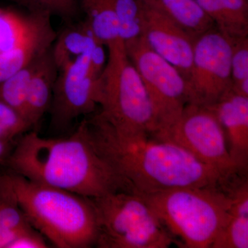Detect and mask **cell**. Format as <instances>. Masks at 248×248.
I'll return each instance as SVG.
<instances>
[{
  "mask_svg": "<svg viewBox=\"0 0 248 248\" xmlns=\"http://www.w3.org/2000/svg\"><path fill=\"white\" fill-rule=\"evenodd\" d=\"M87 123L94 146L127 192L144 195L177 187H222L239 175L203 164L146 130H115L92 119Z\"/></svg>",
  "mask_w": 248,
  "mask_h": 248,
  "instance_id": "6da1fadb",
  "label": "cell"
},
{
  "mask_svg": "<svg viewBox=\"0 0 248 248\" xmlns=\"http://www.w3.org/2000/svg\"><path fill=\"white\" fill-rule=\"evenodd\" d=\"M6 163L11 172L31 181L89 199L125 191L94 146L86 120L68 138L24 134Z\"/></svg>",
  "mask_w": 248,
  "mask_h": 248,
  "instance_id": "7a4b0ae2",
  "label": "cell"
},
{
  "mask_svg": "<svg viewBox=\"0 0 248 248\" xmlns=\"http://www.w3.org/2000/svg\"><path fill=\"white\" fill-rule=\"evenodd\" d=\"M1 184L29 223L59 248L95 246V211L91 200L31 181L13 172L0 176Z\"/></svg>",
  "mask_w": 248,
  "mask_h": 248,
  "instance_id": "3957f363",
  "label": "cell"
},
{
  "mask_svg": "<svg viewBox=\"0 0 248 248\" xmlns=\"http://www.w3.org/2000/svg\"><path fill=\"white\" fill-rule=\"evenodd\" d=\"M232 182L222 187H184L140 195L157 216L175 245L211 248L226 224Z\"/></svg>",
  "mask_w": 248,
  "mask_h": 248,
  "instance_id": "277c9868",
  "label": "cell"
},
{
  "mask_svg": "<svg viewBox=\"0 0 248 248\" xmlns=\"http://www.w3.org/2000/svg\"><path fill=\"white\" fill-rule=\"evenodd\" d=\"M108 57L99 77L100 110L93 120L118 130L153 133L154 115L149 96L124 41L108 46Z\"/></svg>",
  "mask_w": 248,
  "mask_h": 248,
  "instance_id": "5b68a950",
  "label": "cell"
},
{
  "mask_svg": "<svg viewBox=\"0 0 248 248\" xmlns=\"http://www.w3.org/2000/svg\"><path fill=\"white\" fill-rule=\"evenodd\" d=\"M100 248H168L175 241L140 195L116 191L90 199Z\"/></svg>",
  "mask_w": 248,
  "mask_h": 248,
  "instance_id": "8992f818",
  "label": "cell"
},
{
  "mask_svg": "<svg viewBox=\"0 0 248 248\" xmlns=\"http://www.w3.org/2000/svg\"><path fill=\"white\" fill-rule=\"evenodd\" d=\"M151 134L180 146L199 161L227 174L247 173L232 158L224 130L210 107L187 104L172 125Z\"/></svg>",
  "mask_w": 248,
  "mask_h": 248,
  "instance_id": "52a82bcc",
  "label": "cell"
},
{
  "mask_svg": "<svg viewBox=\"0 0 248 248\" xmlns=\"http://www.w3.org/2000/svg\"><path fill=\"white\" fill-rule=\"evenodd\" d=\"M124 45L151 100L155 121L151 133L164 130L176 122L188 104L186 80L150 47L143 36L124 42Z\"/></svg>",
  "mask_w": 248,
  "mask_h": 248,
  "instance_id": "ba28073f",
  "label": "cell"
},
{
  "mask_svg": "<svg viewBox=\"0 0 248 248\" xmlns=\"http://www.w3.org/2000/svg\"><path fill=\"white\" fill-rule=\"evenodd\" d=\"M232 44L216 27L196 38L186 81L188 104L213 105L231 89Z\"/></svg>",
  "mask_w": 248,
  "mask_h": 248,
  "instance_id": "9c48e42d",
  "label": "cell"
},
{
  "mask_svg": "<svg viewBox=\"0 0 248 248\" xmlns=\"http://www.w3.org/2000/svg\"><path fill=\"white\" fill-rule=\"evenodd\" d=\"M91 51L58 70L49 108L52 125L57 130H63L99 106L101 75L91 67Z\"/></svg>",
  "mask_w": 248,
  "mask_h": 248,
  "instance_id": "30bf717a",
  "label": "cell"
},
{
  "mask_svg": "<svg viewBox=\"0 0 248 248\" xmlns=\"http://www.w3.org/2000/svg\"><path fill=\"white\" fill-rule=\"evenodd\" d=\"M141 3L142 36L155 52L177 69L186 82L196 39L167 16Z\"/></svg>",
  "mask_w": 248,
  "mask_h": 248,
  "instance_id": "8fae6325",
  "label": "cell"
},
{
  "mask_svg": "<svg viewBox=\"0 0 248 248\" xmlns=\"http://www.w3.org/2000/svg\"><path fill=\"white\" fill-rule=\"evenodd\" d=\"M209 107L215 111L223 127L232 158L240 169L247 171L248 97L231 89Z\"/></svg>",
  "mask_w": 248,
  "mask_h": 248,
  "instance_id": "7c38bea8",
  "label": "cell"
},
{
  "mask_svg": "<svg viewBox=\"0 0 248 248\" xmlns=\"http://www.w3.org/2000/svg\"><path fill=\"white\" fill-rule=\"evenodd\" d=\"M33 14L32 28L22 43L0 53V83L51 50L57 37L50 21L51 16Z\"/></svg>",
  "mask_w": 248,
  "mask_h": 248,
  "instance_id": "4fadbf2b",
  "label": "cell"
},
{
  "mask_svg": "<svg viewBox=\"0 0 248 248\" xmlns=\"http://www.w3.org/2000/svg\"><path fill=\"white\" fill-rule=\"evenodd\" d=\"M232 203L226 224L211 248H248V181L240 178L231 188Z\"/></svg>",
  "mask_w": 248,
  "mask_h": 248,
  "instance_id": "5bb4252c",
  "label": "cell"
},
{
  "mask_svg": "<svg viewBox=\"0 0 248 248\" xmlns=\"http://www.w3.org/2000/svg\"><path fill=\"white\" fill-rule=\"evenodd\" d=\"M58 71L50 50L44 57L28 89L26 117L31 128L38 125L45 112L50 108Z\"/></svg>",
  "mask_w": 248,
  "mask_h": 248,
  "instance_id": "9a60e30c",
  "label": "cell"
},
{
  "mask_svg": "<svg viewBox=\"0 0 248 248\" xmlns=\"http://www.w3.org/2000/svg\"><path fill=\"white\" fill-rule=\"evenodd\" d=\"M172 19L197 38L215 27L196 0H140Z\"/></svg>",
  "mask_w": 248,
  "mask_h": 248,
  "instance_id": "2e32d148",
  "label": "cell"
},
{
  "mask_svg": "<svg viewBox=\"0 0 248 248\" xmlns=\"http://www.w3.org/2000/svg\"><path fill=\"white\" fill-rule=\"evenodd\" d=\"M100 43L86 21L71 24L57 35L51 48L58 70L91 51Z\"/></svg>",
  "mask_w": 248,
  "mask_h": 248,
  "instance_id": "e0dca14e",
  "label": "cell"
},
{
  "mask_svg": "<svg viewBox=\"0 0 248 248\" xmlns=\"http://www.w3.org/2000/svg\"><path fill=\"white\" fill-rule=\"evenodd\" d=\"M78 2L79 10L85 14V21L100 43L107 47L122 40L110 0H78Z\"/></svg>",
  "mask_w": 248,
  "mask_h": 248,
  "instance_id": "ac0fdd59",
  "label": "cell"
},
{
  "mask_svg": "<svg viewBox=\"0 0 248 248\" xmlns=\"http://www.w3.org/2000/svg\"><path fill=\"white\" fill-rule=\"evenodd\" d=\"M33 229L14 199L0 184V248L10 245Z\"/></svg>",
  "mask_w": 248,
  "mask_h": 248,
  "instance_id": "d6986e66",
  "label": "cell"
},
{
  "mask_svg": "<svg viewBox=\"0 0 248 248\" xmlns=\"http://www.w3.org/2000/svg\"><path fill=\"white\" fill-rule=\"evenodd\" d=\"M46 54L0 83V99L16 109L27 121L26 101L28 89Z\"/></svg>",
  "mask_w": 248,
  "mask_h": 248,
  "instance_id": "ffe728a7",
  "label": "cell"
},
{
  "mask_svg": "<svg viewBox=\"0 0 248 248\" xmlns=\"http://www.w3.org/2000/svg\"><path fill=\"white\" fill-rule=\"evenodd\" d=\"M34 14L29 16L0 8V53L20 45L30 32Z\"/></svg>",
  "mask_w": 248,
  "mask_h": 248,
  "instance_id": "44dd1931",
  "label": "cell"
},
{
  "mask_svg": "<svg viewBox=\"0 0 248 248\" xmlns=\"http://www.w3.org/2000/svg\"><path fill=\"white\" fill-rule=\"evenodd\" d=\"M115 10L120 37L124 42L142 36V6L140 0H110Z\"/></svg>",
  "mask_w": 248,
  "mask_h": 248,
  "instance_id": "7402d4cb",
  "label": "cell"
},
{
  "mask_svg": "<svg viewBox=\"0 0 248 248\" xmlns=\"http://www.w3.org/2000/svg\"><path fill=\"white\" fill-rule=\"evenodd\" d=\"M231 89L248 97V38L232 41L231 56Z\"/></svg>",
  "mask_w": 248,
  "mask_h": 248,
  "instance_id": "603a6c76",
  "label": "cell"
},
{
  "mask_svg": "<svg viewBox=\"0 0 248 248\" xmlns=\"http://www.w3.org/2000/svg\"><path fill=\"white\" fill-rule=\"evenodd\" d=\"M215 27L223 35L232 41L241 37H248V32L243 30L225 9L220 0H196Z\"/></svg>",
  "mask_w": 248,
  "mask_h": 248,
  "instance_id": "cb8c5ba5",
  "label": "cell"
},
{
  "mask_svg": "<svg viewBox=\"0 0 248 248\" xmlns=\"http://www.w3.org/2000/svg\"><path fill=\"white\" fill-rule=\"evenodd\" d=\"M27 8L31 13L57 16L64 20L72 21L79 12L78 0H14Z\"/></svg>",
  "mask_w": 248,
  "mask_h": 248,
  "instance_id": "d4e9b609",
  "label": "cell"
},
{
  "mask_svg": "<svg viewBox=\"0 0 248 248\" xmlns=\"http://www.w3.org/2000/svg\"><path fill=\"white\" fill-rule=\"evenodd\" d=\"M0 125L14 139L31 128L26 119L16 109L0 99Z\"/></svg>",
  "mask_w": 248,
  "mask_h": 248,
  "instance_id": "484cf974",
  "label": "cell"
},
{
  "mask_svg": "<svg viewBox=\"0 0 248 248\" xmlns=\"http://www.w3.org/2000/svg\"><path fill=\"white\" fill-rule=\"evenodd\" d=\"M232 19L248 32V0H220Z\"/></svg>",
  "mask_w": 248,
  "mask_h": 248,
  "instance_id": "4316f807",
  "label": "cell"
},
{
  "mask_svg": "<svg viewBox=\"0 0 248 248\" xmlns=\"http://www.w3.org/2000/svg\"><path fill=\"white\" fill-rule=\"evenodd\" d=\"M14 140L0 138V163L6 162L12 151V142Z\"/></svg>",
  "mask_w": 248,
  "mask_h": 248,
  "instance_id": "83f0119b",
  "label": "cell"
},
{
  "mask_svg": "<svg viewBox=\"0 0 248 248\" xmlns=\"http://www.w3.org/2000/svg\"><path fill=\"white\" fill-rule=\"evenodd\" d=\"M0 138L8 139V140H14V139L11 138V137L9 136V134L5 131L4 129L1 127V125H0Z\"/></svg>",
  "mask_w": 248,
  "mask_h": 248,
  "instance_id": "f1b7e54d",
  "label": "cell"
}]
</instances>
